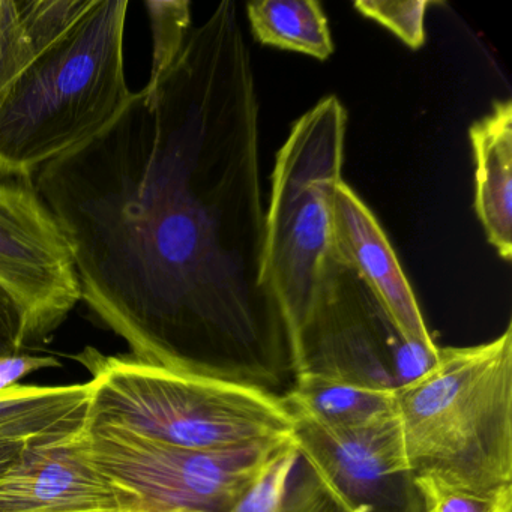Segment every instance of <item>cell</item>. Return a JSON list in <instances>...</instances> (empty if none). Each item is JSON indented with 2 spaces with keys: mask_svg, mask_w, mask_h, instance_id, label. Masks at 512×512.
Wrapping results in <instances>:
<instances>
[{
  "mask_svg": "<svg viewBox=\"0 0 512 512\" xmlns=\"http://www.w3.org/2000/svg\"><path fill=\"white\" fill-rule=\"evenodd\" d=\"M32 184L73 251L82 301L131 358L245 380L289 356L263 271L259 94L235 2Z\"/></svg>",
  "mask_w": 512,
  "mask_h": 512,
  "instance_id": "cell-1",
  "label": "cell"
},
{
  "mask_svg": "<svg viewBox=\"0 0 512 512\" xmlns=\"http://www.w3.org/2000/svg\"><path fill=\"white\" fill-rule=\"evenodd\" d=\"M128 7V0H95L0 95V178L32 184L46 164L100 136L130 106Z\"/></svg>",
  "mask_w": 512,
  "mask_h": 512,
  "instance_id": "cell-2",
  "label": "cell"
},
{
  "mask_svg": "<svg viewBox=\"0 0 512 512\" xmlns=\"http://www.w3.org/2000/svg\"><path fill=\"white\" fill-rule=\"evenodd\" d=\"M404 467L476 493L512 487V323L487 343L439 347L394 389Z\"/></svg>",
  "mask_w": 512,
  "mask_h": 512,
  "instance_id": "cell-3",
  "label": "cell"
},
{
  "mask_svg": "<svg viewBox=\"0 0 512 512\" xmlns=\"http://www.w3.org/2000/svg\"><path fill=\"white\" fill-rule=\"evenodd\" d=\"M73 358L91 374L94 424L200 451L295 437L284 398L259 383L154 367L91 346Z\"/></svg>",
  "mask_w": 512,
  "mask_h": 512,
  "instance_id": "cell-4",
  "label": "cell"
},
{
  "mask_svg": "<svg viewBox=\"0 0 512 512\" xmlns=\"http://www.w3.org/2000/svg\"><path fill=\"white\" fill-rule=\"evenodd\" d=\"M347 112L335 95L293 124L275 161L263 271L290 344L310 314L332 250V205L343 182Z\"/></svg>",
  "mask_w": 512,
  "mask_h": 512,
  "instance_id": "cell-5",
  "label": "cell"
},
{
  "mask_svg": "<svg viewBox=\"0 0 512 512\" xmlns=\"http://www.w3.org/2000/svg\"><path fill=\"white\" fill-rule=\"evenodd\" d=\"M88 440L97 466L137 491L151 512H229L271 455L290 442L200 451L94 422Z\"/></svg>",
  "mask_w": 512,
  "mask_h": 512,
  "instance_id": "cell-6",
  "label": "cell"
},
{
  "mask_svg": "<svg viewBox=\"0 0 512 512\" xmlns=\"http://www.w3.org/2000/svg\"><path fill=\"white\" fill-rule=\"evenodd\" d=\"M0 287L19 305L23 343H43L82 301L73 251L34 184L0 181Z\"/></svg>",
  "mask_w": 512,
  "mask_h": 512,
  "instance_id": "cell-7",
  "label": "cell"
},
{
  "mask_svg": "<svg viewBox=\"0 0 512 512\" xmlns=\"http://www.w3.org/2000/svg\"><path fill=\"white\" fill-rule=\"evenodd\" d=\"M299 458L335 512H421L394 415L355 428L295 421Z\"/></svg>",
  "mask_w": 512,
  "mask_h": 512,
  "instance_id": "cell-8",
  "label": "cell"
},
{
  "mask_svg": "<svg viewBox=\"0 0 512 512\" xmlns=\"http://www.w3.org/2000/svg\"><path fill=\"white\" fill-rule=\"evenodd\" d=\"M88 433L34 446L0 476V512H151L137 491L97 466Z\"/></svg>",
  "mask_w": 512,
  "mask_h": 512,
  "instance_id": "cell-9",
  "label": "cell"
},
{
  "mask_svg": "<svg viewBox=\"0 0 512 512\" xmlns=\"http://www.w3.org/2000/svg\"><path fill=\"white\" fill-rule=\"evenodd\" d=\"M332 254L373 293L404 343L437 353L412 286L371 209L340 182L332 205Z\"/></svg>",
  "mask_w": 512,
  "mask_h": 512,
  "instance_id": "cell-10",
  "label": "cell"
},
{
  "mask_svg": "<svg viewBox=\"0 0 512 512\" xmlns=\"http://www.w3.org/2000/svg\"><path fill=\"white\" fill-rule=\"evenodd\" d=\"M475 158V211L500 259H512V103L496 101L470 127Z\"/></svg>",
  "mask_w": 512,
  "mask_h": 512,
  "instance_id": "cell-11",
  "label": "cell"
},
{
  "mask_svg": "<svg viewBox=\"0 0 512 512\" xmlns=\"http://www.w3.org/2000/svg\"><path fill=\"white\" fill-rule=\"evenodd\" d=\"M92 383L16 385L0 392V442L47 445L80 436L94 422Z\"/></svg>",
  "mask_w": 512,
  "mask_h": 512,
  "instance_id": "cell-12",
  "label": "cell"
},
{
  "mask_svg": "<svg viewBox=\"0 0 512 512\" xmlns=\"http://www.w3.org/2000/svg\"><path fill=\"white\" fill-rule=\"evenodd\" d=\"M283 398L295 421L322 428L362 427L394 415V389L316 371H298Z\"/></svg>",
  "mask_w": 512,
  "mask_h": 512,
  "instance_id": "cell-13",
  "label": "cell"
},
{
  "mask_svg": "<svg viewBox=\"0 0 512 512\" xmlns=\"http://www.w3.org/2000/svg\"><path fill=\"white\" fill-rule=\"evenodd\" d=\"M259 43L326 61L334 53L328 19L316 0H256L247 5Z\"/></svg>",
  "mask_w": 512,
  "mask_h": 512,
  "instance_id": "cell-14",
  "label": "cell"
},
{
  "mask_svg": "<svg viewBox=\"0 0 512 512\" xmlns=\"http://www.w3.org/2000/svg\"><path fill=\"white\" fill-rule=\"evenodd\" d=\"M152 31V65L148 82L157 80L175 62L191 28L188 0H148L145 4Z\"/></svg>",
  "mask_w": 512,
  "mask_h": 512,
  "instance_id": "cell-15",
  "label": "cell"
},
{
  "mask_svg": "<svg viewBox=\"0 0 512 512\" xmlns=\"http://www.w3.org/2000/svg\"><path fill=\"white\" fill-rule=\"evenodd\" d=\"M421 512H512V487L476 493L448 484L436 475H413Z\"/></svg>",
  "mask_w": 512,
  "mask_h": 512,
  "instance_id": "cell-16",
  "label": "cell"
},
{
  "mask_svg": "<svg viewBox=\"0 0 512 512\" xmlns=\"http://www.w3.org/2000/svg\"><path fill=\"white\" fill-rule=\"evenodd\" d=\"M299 463L296 440L274 452L229 512H281Z\"/></svg>",
  "mask_w": 512,
  "mask_h": 512,
  "instance_id": "cell-17",
  "label": "cell"
},
{
  "mask_svg": "<svg viewBox=\"0 0 512 512\" xmlns=\"http://www.w3.org/2000/svg\"><path fill=\"white\" fill-rule=\"evenodd\" d=\"M38 56L19 0H0V95Z\"/></svg>",
  "mask_w": 512,
  "mask_h": 512,
  "instance_id": "cell-18",
  "label": "cell"
},
{
  "mask_svg": "<svg viewBox=\"0 0 512 512\" xmlns=\"http://www.w3.org/2000/svg\"><path fill=\"white\" fill-rule=\"evenodd\" d=\"M355 10L391 31L409 49L418 50L425 43L427 0H356Z\"/></svg>",
  "mask_w": 512,
  "mask_h": 512,
  "instance_id": "cell-19",
  "label": "cell"
},
{
  "mask_svg": "<svg viewBox=\"0 0 512 512\" xmlns=\"http://www.w3.org/2000/svg\"><path fill=\"white\" fill-rule=\"evenodd\" d=\"M299 467H301L302 476L296 479L293 475L281 512H335L334 506L331 505L313 475L308 472L301 458H299Z\"/></svg>",
  "mask_w": 512,
  "mask_h": 512,
  "instance_id": "cell-20",
  "label": "cell"
},
{
  "mask_svg": "<svg viewBox=\"0 0 512 512\" xmlns=\"http://www.w3.org/2000/svg\"><path fill=\"white\" fill-rule=\"evenodd\" d=\"M23 343V316L10 293L0 287V358L19 355Z\"/></svg>",
  "mask_w": 512,
  "mask_h": 512,
  "instance_id": "cell-21",
  "label": "cell"
},
{
  "mask_svg": "<svg viewBox=\"0 0 512 512\" xmlns=\"http://www.w3.org/2000/svg\"><path fill=\"white\" fill-rule=\"evenodd\" d=\"M58 367H61V362L55 356L19 353V355L0 358V392L19 385L23 377L29 376V374L35 373V371Z\"/></svg>",
  "mask_w": 512,
  "mask_h": 512,
  "instance_id": "cell-22",
  "label": "cell"
},
{
  "mask_svg": "<svg viewBox=\"0 0 512 512\" xmlns=\"http://www.w3.org/2000/svg\"><path fill=\"white\" fill-rule=\"evenodd\" d=\"M34 446L26 442H0V476L22 463Z\"/></svg>",
  "mask_w": 512,
  "mask_h": 512,
  "instance_id": "cell-23",
  "label": "cell"
}]
</instances>
